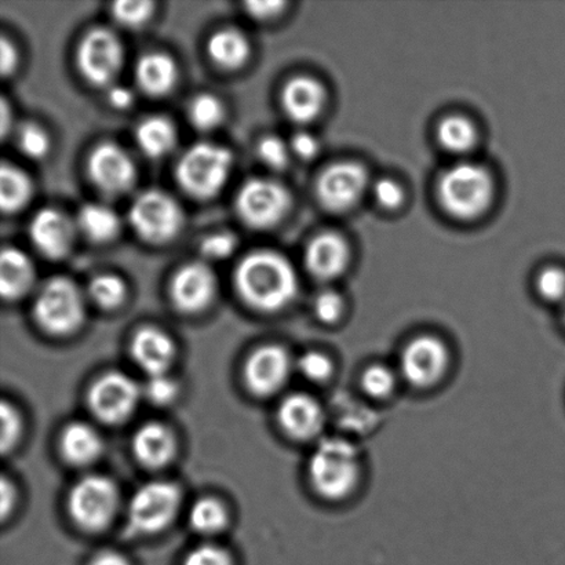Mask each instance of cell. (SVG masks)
<instances>
[{"label":"cell","instance_id":"51","mask_svg":"<svg viewBox=\"0 0 565 565\" xmlns=\"http://www.w3.org/2000/svg\"><path fill=\"white\" fill-rule=\"evenodd\" d=\"M15 500L13 484L8 483L6 479L2 481V501H0V505H2V514L6 518V514L13 509Z\"/></svg>","mask_w":565,"mask_h":565},{"label":"cell","instance_id":"29","mask_svg":"<svg viewBox=\"0 0 565 565\" xmlns=\"http://www.w3.org/2000/svg\"><path fill=\"white\" fill-rule=\"evenodd\" d=\"M33 195L30 175L14 164L3 163L0 169V207L6 214L24 209Z\"/></svg>","mask_w":565,"mask_h":565},{"label":"cell","instance_id":"23","mask_svg":"<svg viewBox=\"0 0 565 565\" xmlns=\"http://www.w3.org/2000/svg\"><path fill=\"white\" fill-rule=\"evenodd\" d=\"M175 437L168 426L148 423L136 431L132 439L138 461L148 468H162L175 456Z\"/></svg>","mask_w":565,"mask_h":565},{"label":"cell","instance_id":"24","mask_svg":"<svg viewBox=\"0 0 565 565\" xmlns=\"http://www.w3.org/2000/svg\"><path fill=\"white\" fill-rule=\"evenodd\" d=\"M35 265L20 248L4 247L0 254V294L4 299H19L35 285Z\"/></svg>","mask_w":565,"mask_h":565},{"label":"cell","instance_id":"5","mask_svg":"<svg viewBox=\"0 0 565 565\" xmlns=\"http://www.w3.org/2000/svg\"><path fill=\"white\" fill-rule=\"evenodd\" d=\"M33 313L39 326L50 334H71L85 321V296L74 281L57 276L39 288Z\"/></svg>","mask_w":565,"mask_h":565},{"label":"cell","instance_id":"1","mask_svg":"<svg viewBox=\"0 0 565 565\" xmlns=\"http://www.w3.org/2000/svg\"><path fill=\"white\" fill-rule=\"evenodd\" d=\"M235 282L241 297L264 312L286 308L298 292L292 264L273 250L253 252L243 258L236 268Z\"/></svg>","mask_w":565,"mask_h":565},{"label":"cell","instance_id":"2","mask_svg":"<svg viewBox=\"0 0 565 565\" xmlns=\"http://www.w3.org/2000/svg\"><path fill=\"white\" fill-rule=\"evenodd\" d=\"M437 198L451 217L461 221L476 220L491 206L494 180L481 164H454L440 177Z\"/></svg>","mask_w":565,"mask_h":565},{"label":"cell","instance_id":"14","mask_svg":"<svg viewBox=\"0 0 565 565\" xmlns=\"http://www.w3.org/2000/svg\"><path fill=\"white\" fill-rule=\"evenodd\" d=\"M450 365V352L439 338L423 335L407 343L401 356V373L409 385L429 387L437 384Z\"/></svg>","mask_w":565,"mask_h":565},{"label":"cell","instance_id":"27","mask_svg":"<svg viewBox=\"0 0 565 565\" xmlns=\"http://www.w3.org/2000/svg\"><path fill=\"white\" fill-rule=\"evenodd\" d=\"M177 137L173 121L159 115L142 119L135 131L137 147L152 159L168 157L175 147Z\"/></svg>","mask_w":565,"mask_h":565},{"label":"cell","instance_id":"44","mask_svg":"<svg viewBox=\"0 0 565 565\" xmlns=\"http://www.w3.org/2000/svg\"><path fill=\"white\" fill-rule=\"evenodd\" d=\"M182 565H235L228 551L217 545H202L185 557Z\"/></svg>","mask_w":565,"mask_h":565},{"label":"cell","instance_id":"19","mask_svg":"<svg viewBox=\"0 0 565 565\" xmlns=\"http://www.w3.org/2000/svg\"><path fill=\"white\" fill-rule=\"evenodd\" d=\"M282 109L292 121L307 125L318 119L326 105V90L312 76H296L281 93Z\"/></svg>","mask_w":565,"mask_h":565},{"label":"cell","instance_id":"50","mask_svg":"<svg viewBox=\"0 0 565 565\" xmlns=\"http://www.w3.org/2000/svg\"><path fill=\"white\" fill-rule=\"evenodd\" d=\"M90 565H131L127 558L121 555V553L116 551H105L98 553L96 557L93 558Z\"/></svg>","mask_w":565,"mask_h":565},{"label":"cell","instance_id":"16","mask_svg":"<svg viewBox=\"0 0 565 565\" xmlns=\"http://www.w3.org/2000/svg\"><path fill=\"white\" fill-rule=\"evenodd\" d=\"M171 299L181 312L198 313L213 302L217 279L206 263H190L171 280Z\"/></svg>","mask_w":565,"mask_h":565},{"label":"cell","instance_id":"20","mask_svg":"<svg viewBox=\"0 0 565 565\" xmlns=\"http://www.w3.org/2000/svg\"><path fill=\"white\" fill-rule=\"evenodd\" d=\"M279 420L288 435L299 440L313 439L324 426L320 403L307 393H292L281 402Z\"/></svg>","mask_w":565,"mask_h":565},{"label":"cell","instance_id":"48","mask_svg":"<svg viewBox=\"0 0 565 565\" xmlns=\"http://www.w3.org/2000/svg\"><path fill=\"white\" fill-rule=\"evenodd\" d=\"M286 8L285 2H248L246 3L247 13L256 20H270L281 13Z\"/></svg>","mask_w":565,"mask_h":565},{"label":"cell","instance_id":"41","mask_svg":"<svg viewBox=\"0 0 565 565\" xmlns=\"http://www.w3.org/2000/svg\"><path fill=\"white\" fill-rule=\"evenodd\" d=\"M313 310L316 318L323 321V323L332 324L342 318L345 303H343L340 294L326 290L315 298Z\"/></svg>","mask_w":565,"mask_h":565},{"label":"cell","instance_id":"45","mask_svg":"<svg viewBox=\"0 0 565 565\" xmlns=\"http://www.w3.org/2000/svg\"><path fill=\"white\" fill-rule=\"evenodd\" d=\"M374 196L380 206L387 210L398 209L404 202L403 188L391 179L376 181L374 185Z\"/></svg>","mask_w":565,"mask_h":565},{"label":"cell","instance_id":"46","mask_svg":"<svg viewBox=\"0 0 565 565\" xmlns=\"http://www.w3.org/2000/svg\"><path fill=\"white\" fill-rule=\"evenodd\" d=\"M290 149L299 159L310 160L318 157L320 143L310 132L301 131L292 137Z\"/></svg>","mask_w":565,"mask_h":565},{"label":"cell","instance_id":"30","mask_svg":"<svg viewBox=\"0 0 565 565\" xmlns=\"http://www.w3.org/2000/svg\"><path fill=\"white\" fill-rule=\"evenodd\" d=\"M437 141L446 151L463 154L472 151L478 141V130L469 119L461 115H451L437 126Z\"/></svg>","mask_w":565,"mask_h":565},{"label":"cell","instance_id":"52","mask_svg":"<svg viewBox=\"0 0 565 565\" xmlns=\"http://www.w3.org/2000/svg\"><path fill=\"white\" fill-rule=\"evenodd\" d=\"M564 318H565V312H564Z\"/></svg>","mask_w":565,"mask_h":565},{"label":"cell","instance_id":"3","mask_svg":"<svg viewBox=\"0 0 565 565\" xmlns=\"http://www.w3.org/2000/svg\"><path fill=\"white\" fill-rule=\"evenodd\" d=\"M360 478L358 448L348 440L331 437L320 440L309 459V479L313 489L326 500L347 498Z\"/></svg>","mask_w":565,"mask_h":565},{"label":"cell","instance_id":"49","mask_svg":"<svg viewBox=\"0 0 565 565\" xmlns=\"http://www.w3.org/2000/svg\"><path fill=\"white\" fill-rule=\"evenodd\" d=\"M17 64H19V53H17L14 44L3 36L2 42H0V70H2V75L13 74Z\"/></svg>","mask_w":565,"mask_h":565},{"label":"cell","instance_id":"26","mask_svg":"<svg viewBox=\"0 0 565 565\" xmlns=\"http://www.w3.org/2000/svg\"><path fill=\"white\" fill-rule=\"evenodd\" d=\"M77 232L93 243L113 242L120 232L118 213L105 203H87L77 212Z\"/></svg>","mask_w":565,"mask_h":565},{"label":"cell","instance_id":"35","mask_svg":"<svg viewBox=\"0 0 565 565\" xmlns=\"http://www.w3.org/2000/svg\"><path fill=\"white\" fill-rule=\"evenodd\" d=\"M397 376L395 371L384 364H374L365 369L362 386L371 397L385 398L396 390Z\"/></svg>","mask_w":565,"mask_h":565},{"label":"cell","instance_id":"17","mask_svg":"<svg viewBox=\"0 0 565 565\" xmlns=\"http://www.w3.org/2000/svg\"><path fill=\"white\" fill-rule=\"evenodd\" d=\"M291 359L279 345L257 349L248 358L245 367L247 386L259 396L273 395L281 390L291 373Z\"/></svg>","mask_w":565,"mask_h":565},{"label":"cell","instance_id":"10","mask_svg":"<svg viewBox=\"0 0 565 565\" xmlns=\"http://www.w3.org/2000/svg\"><path fill=\"white\" fill-rule=\"evenodd\" d=\"M124 43L108 28H94L83 36L76 53L77 70L94 86H113L124 68Z\"/></svg>","mask_w":565,"mask_h":565},{"label":"cell","instance_id":"38","mask_svg":"<svg viewBox=\"0 0 565 565\" xmlns=\"http://www.w3.org/2000/svg\"><path fill=\"white\" fill-rule=\"evenodd\" d=\"M290 146L276 136L264 137L258 143V158L267 168L282 170L290 160Z\"/></svg>","mask_w":565,"mask_h":565},{"label":"cell","instance_id":"39","mask_svg":"<svg viewBox=\"0 0 565 565\" xmlns=\"http://www.w3.org/2000/svg\"><path fill=\"white\" fill-rule=\"evenodd\" d=\"M536 290L546 301L561 302L565 299V273L561 268H545L536 278Z\"/></svg>","mask_w":565,"mask_h":565},{"label":"cell","instance_id":"21","mask_svg":"<svg viewBox=\"0 0 565 565\" xmlns=\"http://www.w3.org/2000/svg\"><path fill=\"white\" fill-rule=\"evenodd\" d=\"M131 356L148 376L168 374L175 359V345L168 332L146 327L131 342Z\"/></svg>","mask_w":565,"mask_h":565},{"label":"cell","instance_id":"47","mask_svg":"<svg viewBox=\"0 0 565 565\" xmlns=\"http://www.w3.org/2000/svg\"><path fill=\"white\" fill-rule=\"evenodd\" d=\"M110 107L115 109L125 110L135 104V93L130 87L124 85H114L108 87L107 94Z\"/></svg>","mask_w":565,"mask_h":565},{"label":"cell","instance_id":"12","mask_svg":"<svg viewBox=\"0 0 565 565\" xmlns=\"http://www.w3.org/2000/svg\"><path fill=\"white\" fill-rule=\"evenodd\" d=\"M87 171L97 190L109 198L126 195L137 180L135 160L115 142H103L93 149Z\"/></svg>","mask_w":565,"mask_h":565},{"label":"cell","instance_id":"6","mask_svg":"<svg viewBox=\"0 0 565 565\" xmlns=\"http://www.w3.org/2000/svg\"><path fill=\"white\" fill-rule=\"evenodd\" d=\"M129 221L143 242L164 245L180 234L185 217L180 203L168 192L148 190L132 201Z\"/></svg>","mask_w":565,"mask_h":565},{"label":"cell","instance_id":"15","mask_svg":"<svg viewBox=\"0 0 565 565\" xmlns=\"http://www.w3.org/2000/svg\"><path fill=\"white\" fill-rule=\"evenodd\" d=\"M75 220L58 209L46 207L39 210L30 223V237L33 246L42 256L60 259L68 256L75 245Z\"/></svg>","mask_w":565,"mask_h":565},{"label":"cell","instance_id":"8","mask_svg":"<svg viewBox=\"0 0 565 565\" xmlns=\"http://www.w3.org/2000/svg\"><path fill=\"white\" fill-rule=\"evenodd\" d=\"M68 509L72 519L82 529L103 530L113 522L118 512V487L107 476H86L71 490Z\"/></svg>","mask_w":565,"mask_h":565},{"label":"cell","instance_id":"18","mask_svg":"<svg viewBox=\"0 0 565 565\" xmlns=\"http://www.w3.org/2000/svg\"><path fill=\"white\" fill-rule=\"evenodd\" d=\"M351 252L345 239L334 232H324L309 242L305 265L315 279L330 281L345 273Z\"/></svg>","mask_w":565,"mask_h":565},{"label":"cell","instance_id":"34","mask_svg":"<svg viewBox=\"0 0 565 565\" xmlns=\"http://www.w3.org/2000/svg\"><path fill=\"white\" fill-rule=\"evenodd\" d=\"M15 138L20 152L32 160L43 159L50 151L47 131L35 124L21 126Z\"/></svg>","mask_w":565,"mask_h":565},{"label":"cell","instance_id":"37","mask_svg":"<svg viewBox=\"0 0 565 565\" xmlns=\"http://www.w3.org/2000/svg\"><path fill=\"white\" fill-rule=\"evenodd\" d=\"M154 4L152 2H146V0H141V2L124 0V2H116L113 6V14L120 25L138 28L146 24V22L151 19Z\"/></svg>","mask_w":565,"mask_h":565},{"label":"cell","instance_id":"11","mask_svg":"<svg viewBox=\"0 0 565 565\" xmlns=\"http://www.w3.org/2000/svg\"><path fill=\"white\" fill-rule=\"evenodd\" d=\"M141 392L129 375L113 371L94 382L88 403L94 415L105 424H121L135 414Z\"/></svg>","mask_w":565,"mask_h":565},{"label":"cell","instance_id":"43","mask_svg":"<svg viewBox=\"0 0 565 565\" xmlns=\"http://www.w3.org/2000/svg\"><path fill=\"white\" fill-rule=\"evenodd\" d=\"M0 418H2V435H0V445L3 454L8 452L19 441L21 435V417L15 407L6 402L0 408Z\"/></svg>","mask_w":565,"mask_h":565},{"label":"cell","instance_id":"32","mask_svg":"<svg viewBox=\"0 0 565 565\" xmlns=\"http://www.w3.org/2000/svg\"><path fill=\"white\" fill-rule=\"evenodd\" d=\"M188 118L196 130L213 131L224 121V104L213 94H199L188 107Z\"/></svg>","mask_w":565,"mask_h":565},{"label":"cell","instance_id":"36","mask_svg":"<svg viewBox=\"0 0 565 565\" xmlns=\"http://www.w3.org/2000/svg\"><path fill=\"white\" fill-rule=\"evenodd\" d=\"M236 248V236L226 231L214 232L201 242V253L207 262H224L234 256Z\"/></svg>","mask_w":565,"mask_h":565},{"label":"cell","instance_id":"31","mask_svg":"<svg viewBox=\"0 0 565 565\" xmlns=\"http://www.w3.org/2000/svg\"><path fill=\"white\" fill-rule=\"evenodd\" d=\"M190 522L198 533L204 535L217 534L228 523V511L215 498H202L192 507Z\"/></svg>","mask_w":565,"mask_h":565},{"label":"cell","instance_id":"40","mask_svg":"<svg viewBox=\"0 0 565 565\" xmlns=\"http://www.w3.org/2000/svg\"><path fill=\"white\" fill-rule=\"evenodd\" d=\"M332 362L320 352H307L298 360V370L305 379L312 382H324L332 374Z\"/></svg>","mask_w":565,"mask_h":565},{"label":"cell","instance_id":"13","mask_svg":"<svg viewBox=\"0 0 565 565\" xmlns=\"http://www.w3.org/2000/svg\"><path fill=\"white\" fill-rule=\"evenodd\" d=\"M369 188V174L362 164L340 162L329 166L320 174L316 192L321 206L331 213L352 210Z\"/></svg>","mask_w":565,"mask_h":565},{"label":"cell","instance_id":"22","mask_svg":"<svg viewBox=\"0 0 565 565\" xmlns=\"http://www.w3.org/2000/svg\"><path fill=\"white\" fill-rule=\"evenodd\" d=\"M135 75L143 93L151 97H163L173 90L179 81V68L169 54L151 52L138 58Z\"/></svg>","mask_w":565,"mask_h":565},{"label":"cell","instance_id":"33","mask_svg":"<svg viewBox=\"0 0 565 565\" xmlns=\"http://www.w3.org/2000/svg\"><path fill=\"white\" fill-rule=\"evenodd\" d=\"M88 298L97 307L103 309H115L124 303L127 286L124 279L114 274H102L94 276L87 287Z\"/></svg>","mask_w":565,"mask_h":565},{"label":"cell","instance_id":"25","mask_svg":"<svg viewBox=\"0 0 565 565\" xmlns=\"http://www.w3.org/2000/svg\"><path fill=\"white\" fill-rule=\"evenodd\" d=\"M103 437L90 424L72 423L61 435V451L66 461L85 467L96 461L103 452Z\"/></svg>","mask_w":565,"mask_h":565},{"label":"cell","instance_id":"28","mask_svg":"<svg viewBox=\"0 0 565 565\" xmlns=\"http://www.w3.org/2000/svg\"><path fill=\"white\" fill-rule=\"evenodd\" d=\"M207 52L221 68L237 70L250 58L252 46L245 33L235 28H224L209 39Z\"/></svg>","mask_w":565,"mask_h":565},{"label":"cell","instance_id":"4","mask_svg":"<svg viewBox=\"0 0 565 565\" xmlns=\"http://www.w3.org/2000/svg\"><path fill=\"white\" fill-rule=\"evenodd\" d=\"M234 170V154L215 142H198L181 154L175 179L198 201L217 196Z\"/></svg>","mask_w":565,"mask_h":565},{"label":"cell","instance_id":"42","mask_svg":"<svg viewBox=\"0 0 565 565\" xmlns=\"http://www.w3.org/2000/svg\"><path fill=\"white\" fill-rule=\"evenodd\" d=\"M146 393L149 401L166 406L179 395V385L169 374L152 375L149 376Z\"/></svg>","mask_w":565,"mask_h":565},{"label":"cell","instance_id":"7","mask_svg":"<svg viewBox=\"0 0 565 565\" xmlns=\"http://www.w3.org/2000/svg\"><path fill=\"white\" fill-rule=\"evenodd\" d=\"M181 505V491L170 481H151L140 487L127 509L131 535L159 533L173 522Z\"/></svg>","mask_w":565,"mask_h":565},{"label":"cell","instance_id":"9","mask_svg":"<svg viewBox=\"0 0 565 565\" xmlns=\"http://www.w3.org/2000/svg\"><path fill=\"white\" fill-rule=\"evenodd\" d=\"M291 206L290 193L280 182L256 177L241 186L236 212L253 230H269L281 223Z\"/></svg>","mask_w":565,"mask_h":565}]
</instances>
